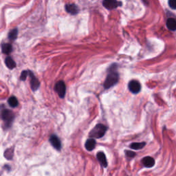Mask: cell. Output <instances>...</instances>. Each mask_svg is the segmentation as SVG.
Here are the masks:
<instances>
[{
	"instance_id": "11",
	"label": "cell",
	"mask_w": 176,
	"mask_h": 176,
	"mask_svg": "<svg viewBox=\"0 0 176 176\" xmlns=\"http://www.w3.org/2000/svg\"><path fill=\"white\" fill-rule=\"evenodd\" d=\"M97 160H98V162L100 163V165H101L103 167H107V158H106V156H105V154L103 153L102 151H100L98 152L97 155Z\"/></svg>"
},
{
	"instance_id": "15",
	"label": "cell",
	"mask_w": 176,
	"mask_h": 176,
	"mask_svg": "<svg viewBox=\"0 0 176 176\" xmlns=\"http://www.w3.org/2000/svg\"><path fill=\"white\" fill-rule=\"evenodd\" d=\"M2 52L4 54H9L13 50V47L10 43H2L1 45Z\"/></svg>"
},
{
	"instance_id": "1",
	"label": "cell",
	"mask_w": 176,
	"mask_h": 176,
	"mask_svg": "<svg viewBox=\"0 0 176 176\" xmlns=\"http://www.w3.org/2000/svg\"><path fill=\"white\" fill-rule=\"evenodd\" d=\"M114 69V65H112L110 67V72H109L106 79L104 83V88L105 89H109L111 87L114 86L117 83L119 79V74L116 70V67Z\"/></svg>"
},
{
	"instance_id": "18",
	"label": "cell",
	"mask_w": 176,
	"mask_h": 176,
	"mask_svg": "<svg viewBox=\"0 0 176 176\" xmlns=\"http://www.w3.org/2000/svg\"><path fill=\"white\" fill-rule=\"evenodd\" d=\"M17 34H18V30L17 28H15V29L12 30L11 31L9 32L8 38H9V39L14 41V40H15L16 39H17Z\"/></svg>"
},
{
	"instance_id": "22",
	"label": "cell",
	"mask_w": 176,
	"mask_h": 176,
	"mask_svg": "<svg viewBox=\"0 0 176 176\" xmlns=\"http://www.w3.org/2000/svg\"><path fill=\"white\" fill-rule=\"evenodd\" d=\"M5 154H8V155H9V156L8 158V160H10V159H12V158H13V151H12L11 149L7 150V151L5 152Z\"/></svg>"
},
{
	"instance_id": "12",
	"label": "cell",
	"mask_w": 176,
	"mask_h": 176,
	"mask_svg": "<svg viewBox=\"0 0 176 176\" xmlns=\"http://www.w3.org/2000/svg\"><path fill=\"white\" fill-rule=\"evenodd\" d=\"M85 147L88 151H92L96 147V140L94 138H90L86 141Z\"/></svg>"
},
{
	"instance_id": "10",
	"label": "cell",
	"mask_w": 176,
	"mask_h": 176,
	"mask_svg": "<svg viewBox=\"0 0 176 176\" xmlns=\"http://www.w3.org/2000/svg\"><path fill=\"white\" fill-rule=\"evenodd\" d=\"M65 10H66L67 13L73 15H76L79 13L78 6L74 4H69L65 5Z\"/></svg>"
},
{
	"instance_id": "19",
	"label": "cell",
	"mask_w": 176,
	"mask_h": 176,
	"mask_svg": "<svg viewBox=\"0 0 176 176\" xmlns=\"http://www.w3.org/2000/svg\"><path fill=\"white\" fill-rule=\"evenodd\" d=\"M169 5L173 10H176V0H170V1H169Z\"/></svg>"
},
{
	"instance_id": "7",
	"label": "cell",
	"mask_w": 176,
	"mask_h": 176,
	"mask_svg": "<svg viewBox=\"0 0 176 176\" xmlns=\"http://www.w3.org/2000/svg\"><path fill=\"white\" fill-rule=\"evenodd\" d=\"M50 142L51 145H52V147L56 149L58 151H60L61 149V143L57 136L56 135H52L50 138Z\"/></svg>"
},
{
	"instance_id": "2",
	"label": "cell",
	"mask_w": 176,
	"mask_h": 176,
	"mask_svg": "<svg viewBox=\"0 0 176 176\" xmlns=\"http://www.w3.org/2000/svg\"><path fill=\"white\" fill-rule=\"evenodd\" d=\"M107 131V127L103 124H98L90 131V137L94 138H100L105 135Z\"/></svg>"
},
{
	"instance_id": "13",
	"label": "cell",
	"mask_w": 176,
	"mask_h": 176,
	"mask_svg": "<svg viewBox=\"0 0 176 176\" xmlns=\"http://www.w3.org/2000/svg\"><path fill=\"white\" fill-rule=\"evenodd\" d=\"M166 27L172 31L176 30V20L173 18H169L166 21Z\"/></svg>"
},
{
	"instance_id": "5",
	"label": "cell",
	"mask_w": 176,
	"mask_h": 176,
	"mask_svg": "<svg viewBox=\"0 0 176 176\" xmlns=\"http://www.w3.org/2000/svg\"><path fill=\"white\" fill-rule=\"evenodd\" d=\"M128 88L131 92H132L133 94L139 93L140 90H141V85H140V83L138 81H136V80H132L129 83Z\"/></svg>"
},
{
	"instance_id": "20",
	"label": "cell",
	"mask_w": 176,
	"mask_h": 176,
	"mask_svg": "<svg viewBox=\"0 0 176 176\" xmlns=\"http://www.w3.org/2000/svg\"><path fill=\"white\" fill-rule=\"evenodd\" d=\"M28 74H29V72H28V71H23L22 72V74H21V76H20L21 80H22V81H25V80L26 79L27 76Z\"/></svg>"
},
{
	"instance_id": "21",
	"label": "cell",
	"mask_w": 176,
	"mask_h": 176,
	"mask_svg": "<svg viewBox=\"0 0 176 176\" xmlns=\"http://www.w3.org/2000/svg\"><path fill=\"white\" fill-rule=\"evenodd\" d=\"M125 154H126V156L130 158H132L136 156V154L134 153V152L131 151H125Z\"/></svg>"
},
{
	"instance_id": "4",
	"label": "cell",
	"mask_w": 176,
	"mask_h": 176,
	"mask_svg": "<svg viewBox=\"0 0 176 176\" xmlns=\"http://www.w3.org/2000/svg\"><path fill=\"white\" fill-rule=\"evenodd\" d=\"M1 117L3 121L6 123L7 126H10L11 125L12 122L13 121L14 118V115L13 112L8 109H4L2 112Z\"/></svg>"
},
{
	"instance_id": "6",
	"label": "cell",
	"mask_w": 176,
	"mask_h": 176,
	"mask_svg": "<svg viewBox=\"0 0 176 176\" xmlns=\"http://www.w3.org/2000/svg\"><path fill=\"white\" fill-rule=\"evenodd\" d=\"M103 4L104 7H105L108 10H112L117 8V7L121 6L122 5V3L121 1H113V0H105L103 2Z\"/></svg>"
},
{
	"instance_id": "9",
	"label": "cell",
	"mask_w": 176,
	"mask_h": 176,
	"mask_svg": "<svg viewBox=\"0 0 176 176\" xmlns=\"http://www.w3.org/2000/svg\"><path fill=\"white\" fill-rule=\"evenodd\" d=\"M142 163L145 167L151 168L153 167L155 165V160L153 158H151V157L147 156L145 157V158L142 160Z\"/></svg>"
},
{
	"instance_id": "3",
	"label": "cell",
	"mask_w": 176,
	"mask_h": 176,
	"mask_svg": "<svg viewBox=\"0 0 176 176\" xmlns=\"http://www.w3.org/2000/svg\"><path fill=\"white\" fill-rule=\"evenodd\" d=\"M55 90L56 91L60 98H64L66 92V87L63 81H58L55 86Z\"/></svg>"
},
{
	"instance_id": "17",
	"label": "cell",
	"mask_w": 176,
	"mask_h": 176,
	"mask_svg": "<svg viewBox=\"0 0 176 176\" xmlns=\"http://www.w3.org/2000/svg\"><path fill=\"white\" fill-rule=\"evenodd\" d=\"M8 103L9 105H10V107H13V108L17 107L18 104H19L17 98H16L15 97H13H13H10L8 98Z\"/></svg>"
},
{
	"instance_id": "8",
	"label": "cell",
	"mask_w": 176,
	"mask_h": 176,
	"mask_svg": "<svg viewBox=\"0 0 176 176\" xmlns=\"http://www.w3.org/2000/svg\"><path fill=\"white\" fill-rule=\"evenodd\" d=\"M29 75L30 76V85H31L32 90H37L39 87V81L36 77L34 76V74L32 72H29Z\"/></svg>"
},
{
	"instance_id": "14",
	"label": "cell",
	"mask_w": 176,
	"mask_h": 176,
	"mask_svg": "<svg viewBox=\"0 0 176 176\" xmlns=\"http://www.w3.org/2000/svg\"><path fill=\"white\" fill-rule=\"evenodd\" d=\"M5 63L6 66L8 67L9 69H14L16 67V63L14 61L13 58L10 57H8L6 58L5 59Z\"/></svg>"
},
{
	"instance_id": "16",
	"label": "cell",
	"mask_w": 176,
	"mask_h": 176,
	"mask_svg": "<svg viewBox=\"0 0 176 176\" xmlns=\"http://www.w3.org/2000/svg\"><path fill=\"white\" fill-rule=\"evenodd\" d=\"M145 145H146L145 142H134L130 145V148L135 150H139L142 149L145 146Z\"/></svg>"
}]
</instances>
